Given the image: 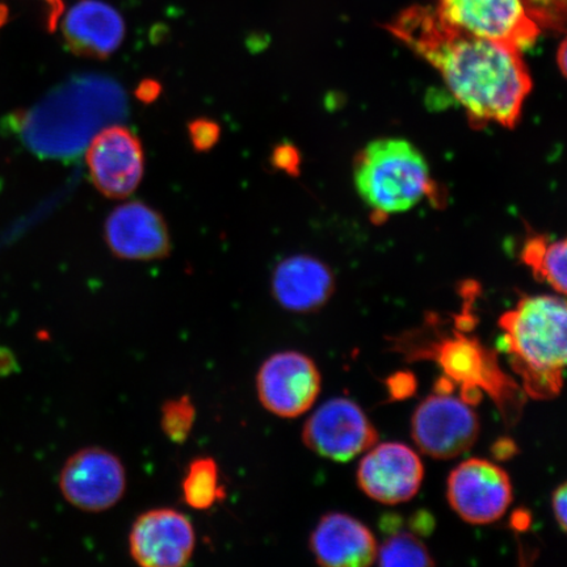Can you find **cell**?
<instances>
[{
  "label": "cell",
  "instance_id": "cell-20",
  "mask_svg": "<svg viewBox=\"0 0 567 567\" xmlns=\"http://www.w3.org/2000/svg\"><path fill=\"white\" fill-rule=\"evenodd\" d=\"M375 563L384 567L435 566L434 558L421 537L408 530H389L384 543L379 545Z\"/></svg>",
  "mask_w": 567,
  "mask_h": 567
},
{
  "label": "cell",
  "instance_id": "cell-18",
  "mask_svg": "<svg viewBox=\"0 0 567 567\" xmlns=\"http://www.w3.org/2000/svg\"><path fill=\"white\" fill-rule=\"evenodd\" d=\"M566 240L535 236L527 240L522 258L536 278L547 282L559 295H566Z\"/></svg>",
  "mask_w": 567,
  "mask_h": 567
},
{
  "label": "cell",
  "instance_id": "cell-13",
  "mask_svg": "<svg viewBox=\"0 0 567 567\" xmlns=\"http://www.w3.org/2000/svg\"><path fill=\"white\" fill-rule=\"evenodd\" d=\"M360 461L361 491L382 505H400L414 498L424 478V466L416 452L401 443L375 444Z\"/></svg>",
  "mask_w": 567,
  "mask_h": 567
},
{
  "label": "cell",
  "instance_id": "cell-25",
  "mask_svg": "<svg viewBox=\"0 0 567 567\" xmlns=\"http://www.w3.org/2000/svg\"><path fill=\"white\" fill-rule=\"evenodd\" d=\"M553 515H555L559 528H567V491L566 484L559 485L551 496Z\"/></svg>",
  "mask_w": 567,
  "mask_h": 567
},
{
  "label": "cell",
  "instance_id": "cell-8",
  "mask_svg": "<svg viewBox=\"0 0 567 567\" xmlns=\"http://www.w3.org/2000/svg\"><path fill=\"white\" fill-rule=\"evenodd\" d=\"M255 386L268 413L292 420L313 408L321 393L322 375L308 354L282 351L260 365Z\"/></svg>",
  "mask_w": 567,
  "mask_h": 567
},
{
  "label": "cell",
  "instance_id": "cell-5",
  "mask_svg": "<svg viewBox=\"0 0 567 567\" xmlns=\"http://www.w3.org/2000/svg\"><path fill=\"white\" fill-rule=\"evenodd\" d=\"M435 10L457 30L519 52L534 47L542 33L523 0H439Z\"/></svg>",
  "mask_w": 567,
  "mask_h": 567
},
{
  "label": "cell",
  "instance_id": "cell-3",
  "mask_svg": "<svg viewBox=\"0 0 567 567\" xmlns=\"http://www.w3.org/2000/svg\"><path fill=\"white\" fill-rule=\"evenodd\" d=\"M357 193L375 219L416 207L436 187L424 155L403 138H380L361 148L353 163Z\"/></svg>",
  "mask_w": 567,
  "mask_h": 567
},
{
  "label": "cell",
  "instance_id": "cell-10",
  "mask_svg": "<svg viewBox=\"0 0 567 567\" xmlns=\"http://www.w3.org/2000/svg\"><path fill=\"white\" fill-rule=\"evenodd\" d=\"M450 505L461 519L473 526L499 520L514 499L512 480L491 461L471 458L453 470L446 482Z\"/></svg>",
  "mask_w": 567,
  "mask_h": 567
},
{
  "label": "cell",
  "instance_id": "cell-23",
  "mask_svg": "<svg viewBox=\"0 0 567 567\" xmlns=\"http://www.w3.org/2000/svg\"><path fill=\"white\" fill-rule=\"evenodd\" d=\"M188 133L195 151L204 153L216 146L221 137V126L215 120L200 117L188 124Z\"/></svg>",
  "mask_w": 567,
  "mask_h": 567
},
{
  "label": "cell",
  "instance_id": "cell-29",
  "mask_svg": "<svg viewBox=\"0 0 567 567\" xmlns=\"http://www.w3.org/2000/svg\"><path fill=\"white\" fill-rule=\"evenodd\" d=\"M566 54H567L566 41L564 40L557 51V63H558L559 70H561L563 75H566V62H567Z\"/></svg>",
  "mask_w": 567,
  "mask_h": 567
},
{
  "label": "cell",
  "instance_id": "cell-12",
  "mask_svg": "<svg viewBox=\"0 0 567 567\" xmlns=\"http://www.w3.org/2000/svg\"><path fill=\"white\" fill-rule=\"evenodd\" d=\"M86 161L92 183L110 198L131 196L144 176V147L125 126L112 125L99 132L90 142Z\"/></svg>",
  "mask_w": 567,
  "mask_h": 567
},
{
  "label": "cell",
  "instance_id": "cell-11",
  "mask_svg": "<svg viewBox=\"0 0 567 567\" xmlns=\"http://www.w3.org/2000/svg\"><path fill=\"white\" fill-rule=\"evenodd\" d=\"M127 545L133 561L142 567H183L194 557L196 532L176 509L154 508L133 523Z\"/></svg>",
  "mask_w": 567,
  "mask_h": 567
},
{
  "label": "cell",
  "instance_id": "cell-22",
  "mask_svg": "<svg viewBox=\"0 0 567 567\" xmlns=\"http://www.w3.org/2000/svg\"><path fill=\"white\" fill-rule=\"evenodd\" d=\"M523 4L540 30L565 32L566 0H523Z\"/></svg>",
  "mask_w": 567,
  "mask_h": 567
},
{
  "label": "cell",
  "instance_id": "cell-24",
  "mask_svg": "<svg viewBox=\"0 0 567 567\" xmlns=\"http://www.w3.org/2000/svg\"><path fill=\"white\" fill-rule=\"evenodd\" d=\"M272 165L289 175L299 174L300 154L297 148L289 144H281L274 148Z\"/></svg>",
  "mask_w": 567,
  "mask_h": 567
},
{
  "label": "cell",
  "instance_id": "cell-7",
  "mask_svg": "<svg viewBox=\"0 0 567 567\" xmlns=\"http://www.w3.org/2000/svg\"><path fill=\"white\" fill-rule=\"evenodd\" d=\"M480 430V417L471 403L445 392L427 396L411 420L417 450L437 460L464 455L478 441Z\"/></svg>",
  "mask_w": 567,
  "mask_h": 567
},
{
  "label": "cell",
  "instance_id": "cell-9",
  "mask_svg": "<svg viewBox=\"0 0 567 567\" xmlns=\"http://www.w3.org/2000/svg\"><path fill=\"white\" fill-rule=\"evenodd\" d=\"M302 442L318 456L347 463L378 444L379 432L358 403L332 399L305 423Z\"/></svg>",
  "mask_w": 567,
  "mask_h": 567
},
{
  "label": "cell",
  "instance_id": "cell-4",
  "mask_svg": "<svg viewBox=\"0 0 567 567\" xmlns=\"http://www.w3.org/2000/svg\"><path fill=\"white\" fill-rule=\"evenodd\" d=\"M466 330L470 329L463 326V331H453V336L431 342L422 338L423 344L402 338L396 346H401L399 350L409 360H435L446 378L461 385L463 400L471 405L480 401L482 393L491 395L506 423L515 424L522 415L526 395L502 371L495 352L485 349L477 338L466 336Z\"/></svg>",
  "mask_w": 567,
  "mask_h": 567
},
{
  "label": "cell",
  "instance_id": "cell-28",
  "mask_svg": "<svg viewBox=\"0 0 567 567\" xmlns=\"http://www.w3.org/2000/svg\"><path fill=\"white\" fill-rule=\"evenodd\" d=\"M45 2L49 6L48 24L51 30H54L62 17V0H45Z\"/></svg>",
  "mask_w": 567,
  "mask_h": 567
},
{
  "label": "cell",
  "instance_id": "cell-26",
  "mask_svg": "<svg viewBox=\"0 0 567 567\" xmlns=\"http://www.w3.org/2000/svg\"><path fill=\"white\" fill-rule=\"evenodd\" d=\"M162 94V84L154 80H144L140 82L136 90V97L144 104H151L157 101Z\"/></svg>",
  "mask_w": 567,
  "mask_h": 567
},
{
  "label": "cell",
  "instance_id": "cell-21",
  "mask_svg": "<svg viewBox=\"0 0 567 567\" xmlns=\"http://www.w3.org/2000/svg\"><path fill=\"white\" fill-rule=\"evenodd\" d=\"M196 422V406L189 395L168 400L161 408V429L169 442L183 444L188 441Z\"/></svg>",
  "mask_w": 567,
  "mask_h": 567
},
{
  "label": "cell",
  "instance_id": "cell-6",
  "mask_svg": "<svg viewBox=\"0 0 567 567\" xmlns=\"http://www.w3.org/2000/svg\"><path fill=\"white\" fill-rule=\"evenodd\" d=\"M59 485L71 506L84 513H104L124 498L126 471L115 453L102 446H86L66 460Z\"/></svg>",
  "mask_w": 567,
  "mask_h": 567
},
{
  "label": "cell",
  "instance_id": "cell-16",
  "mask_svg": "<svg viewBox=\"0 0 567 567\" xmlns=\"http://www.w3.org/2000/svg\"><path fill=\"white\" fill-rule=\"evenodd\" d=\"M125 32L123 17L102 0H80L62 19L66 47L87 59H109L122 47Z\"/></svg>",
  "mask_w": 567,
  "mask_h": 567
},
{
  "label": "cell",
  "instance_id": "cell-14",
  "mask_svg": "<svg viewBox=\"0 0 567 567\" xmlns=\"http://www.w3.org/2000/svg\"><path fill=\"white\" fill-rule=\"evenodd\" d=\"M105 240L120 259L157 260L172 251L165 218L141 202L120 205L105 223Z\"/></svg>",
  "mask_w": 567,
  "mask_h": 567
},
{
  "label": "cell",
  "instance_id": "cell-17",
  "mask_svg": "<svg viewBox=\"0 0 567 567\" xmlns=\"http://www.w3.org/2000/svg\"><path fill=\"white\" fill-rule=\"evenodd\" d=\"M309 547L316 561L328 567H365L378 559L372 530L351 515H324L311 532Z\"/></svg>",
  "mask_w": 567,
  "mask_h": 567
},
{
  "label": "cell",
  "instance_id": "cell-19",
  "mask_svg": "<svg viewBox=\"0 0 567 567\" xmlns=\"http://www.w3.org/2000/svg\"><path fill=\"white\" fill-rule=\"evenodd\" d=\"M183 499L196 512H207L226 498L219 470L212 457H197L188 465L182 482Z\"/></svg>",
  "mask_w": 567,
  "mask_h": 567
},
{
  "label": "cell",
  "instance_id": "cell-1",
  "mask_svg": "<svg viewBox=\"0 0 567 567\" xmlns=\"http://www.w3.org/2000/svg\"><path fill=\"white\" fill-rule=\"evenodd\" d=\"M385 30L439 71L473 125L519 122L532 91L522 52L457 30L427 6L409 7Z\"/></svg>",
  "mask_w": 567,
  "mask_h": 567
},
{
  "label": "cell",
  "instance_id": "cell-2",
  "mask_svg": "<svg viewBox=\"0 0 567 567\" xmlns=\"http://www.w3.org/2000/svg\"><path fill=\"white\" fill-rule=\"evenodd\" d=\"M503 347L524 393L553 400L561 392L567 359L566 301L558 296L524 297L499 319Z\"/></svg>",
  "mask_w": 567,
  "mask_h": 567
},
{
  "label": "cell",
  "instance_id": "cell-15",
  "mask_svg": "<svg viewBox=\"0 0 567 567\" xmlns=\"http://www.w3.org/2000/svg\"><path fill=\"white\" fill-rule=\"evenodd\" d=\"M271 287L274 299L281 308L308 315L330 301L336 292V278L322 260L300 254L275 267Z\"/></svg>",
  "mask_w": 567,
  "mask_h": 567
},
{
  "label": "cell",
  "instance_id": "cell-27",
  "mask_svg": "<svg viewBox=\"0 0 567 567\" xmlns=\"http://www.w3.org/2000/svg\"><path fill=\"white\" fill-rule=\"evenodd\" d=\"M516 451V444L512 439H501V441L496 442L493 446V455L499 461L512 458Z\"/></svg>",
  "mask_w": 567,
  "mask_h": 567
}]
</instances>
